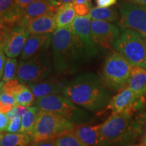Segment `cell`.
Here are the masks:
<instances>
[{"label":"cell","mask_w":146,"mask_h":146,"mask_svg":"<svg viewBox=\"0 0 146 146\" xmlns=\"http://www.w3.org/2000/svg\"><path fill=\"white\" fill-rule=\"evenodd\" d=\"M91 16H76L73 21L72 27L76 39L88 52L91 58L97 54L96 45L93 41L91 31Z\"/></svg>","instance_id":"obj_12"},{"label":"cell","mask_w":146,"mask_h":146,"mask_svg":"<svg viewBox=\"0 0 146 146\" xmlns=\"http://www.w3.org/2000/svg\"><path fill=\"white\" fill-rule=\"evenodd\" d=\"M145 105V98H138L129 87L112 97L106 108L113 114L125 112H137Z\"/></svg>","instance_id":"obj_11"},{"label":"cell","mask_w":146,"mask_h":146,"mask_svg":"<svg viewBox=\"0 0 146 146\" xmlns=\"http://www.w3.org/2000/svg\"><path fill=\"white\" fill-rule=\"evenodd\" d=\"M18 68V61L16 58H7L3 68L2 81L5 83L14 79L17 76Z\"/></svg>","instance_id":"obj_27"},{"label":"cell","mask_w":146,"mask_h":146,"mask_svg":"<svg viewBox=\"0 0 146 146\" xmlns=\"http://www.w3.org/2000/svg\"><path fill=\"white\" fill-rule=\"evenodd\" d=\"M57 146H87L78 139L74 131H67L54 139Z\"/></svg>","instance_id":"obj_26"},{"label":"cell","mask_w":146,"mask_h":146,"mask_svg":"<svg viewBox=\"0 0 146 146\" xmlns=\"http://www.w3.org/2000/svg\"><path fill=\"white\" fill-rule=\"evenodd\" d=\"M144 41H145V46H146V38H144Z\"/></svg>","instance_id":"obj_47"},{"label":"cell","mask_w":146,"mask_h":146,"mask_svg":"<svg viewBox=\"0 0 146 146\" xmlns=\"http://www.w3.org/2000/svg\"><path fill=\"white\" fill-rule=\"evenodd\" d=\"M117 0H96V5L101 8H109L116 3Z\"/></svg>","instance_id":"obj_37"},{"label":"cell","mask_w":146,"mask_h":146,"mask_svg":"<svg viewBox=\"0 0 146 146\" xmlns=\"http://www.w3.org/2000/svg\"><path fill=\"white\" fill-rule=\"evenodd\" d=\"M59 5L54 0H37L23 9V25L33 18L48 14H55Z\"/></svg>","instance_id":"obj_15"},{"label":"cell","mask_w":146,"mask_h":146,"mask_svg":"<svg viewBox=\"0 0 146 146\" xmlns=\"http://www.w3.org/2000/svg\"><path fill=\"white\" fill-rule=\"evenodd\" d=\"M3 45L4 43L0 44V79L3 76V68H4L5 61H6L4 50H3Z\"/></svg>","instance_id":"obj_35"},{"label":"cell","mask_w":146,"mask_h":146,"mask_svg":"<svg viewBox=\"0 0 146 146\" xmlns=\"http://www.w3.org/2000/svg\"><path fill=\"white\" fill-rule=\"evenodd\" d=\"M29 146H57L54 139L47 140H42V141H33Z\"/></svg>","instance_id":"obj_36"},{"label":"cell","mask_w":146,"mask_h":146,"mask_svg":"<svg viewBox=\"0 0 146 146\" xmlns=\"http://www.w3.org/2000/svg\"><path fill=\"white\" fill-rule=\"evenodd\" d=\"M34 104L42 110L61 115L75 125L87 124L94 118V115L89 111L81 108L66 97L59 94L37 98Z\"/></svg>","instance_id":"obj_4"},{"label":"cell","mask_w":146,"mask_h":146,"mask_svg":"<svg viewBox=\"0 0 146 146\" xmlns=\"http://www.w3.org/2000/svg\"><path fill=\"white\" fill-rule=\"evenodd\" d=\"M65 81L57 78H48L27 83L33 94L35 98H41L51 95L60 94L62 93L66 85Z\"/></svg>","instance_id":"obj_14"},{"label":"cell","mask_w":146,"mask_h":146,"mask_svg":"<svg viewBox=\"0 0 146 146\" xmlns=\"http://www.w3.org/2000/svg\"><path fill=\"white\" fill-rule=\"evenodd\" d=\"M16 105L15 97L2 90L0 93V112L6 114Z\"/></svg>","instance_id":"obj_28"},{"label":"cell","mask_w":146,"mask_h":146,"mask_svg":"<svg viewBox=\"0 0 146 146\" xmlns=\"http://www.w3.org/2000/svg\"><path fill=\"white\" fill-rule=\"evenodd\" d=\"M23 9L15 0H0V18L12 28L23 26Z\"/></svg>","instance_id":"obj_16"},{"label":"cell","mask_w":146,"mask_h":146,"mask_svg":"<svg viewBox=\"0 0 146 146\" xmlns=\"http://www.w3.org/2000/svg\"><path fill=\"white\" fill-rule=\"evenodd\" d=\"M53 67L54 63L50 54L46 52H40L31 59L21 61L17 78L23 83L45 79L50 75Z\"/></svg>","instance_id":"obj_8"},{"label":"cell","mask_w":146,"mask_h":146,"mask_svg":"<svg viewBox=\"0 0 146 146\" xmlns=\"http://www.w3.org/2000/svg\"><path fill=\"white\" fill-rule=\"evenodd\" d=\"M6 116L8 118L9 120H12V119H13L14 118H15L16 116V106L14 107L13 108H12V110H10V111H9L8 112H7L6 114Z\"/></svg>","instance_id":"obj_40"},{"label":"cell","mask_w":146,"mask_h":146,"mask_svg":"<svg viewBox=\"0 0 146 146\" xmlns=\"http://www.w3.org/2000/svg\"><path fill=\"white\" fill-rule=\"evenodd\" d=\"M10 123V120L6 114L0 112V133L6 131Z\"/></svg>","instance_id":"obj_34"},{"label":"cell","mask_w":146,"mask_h":146,"mask_svg":"<svg viewBox=\"0 0 146 146\" xmlns=\"http://www.w3.org/2000/svg\"><path fill=\"white\" fill-rule=\"evenodd\" d=\"M123 146H146V144L143 143L137 144H127V145H124Z\"/></svg>","instance_id":"obj_43"},{"label":"cell","mask_w":146,"mask_h":146,"mask_svg":"<svg viewBox=\"0 0 146 146\" xmlns=\"http://www.w3.org/2000/svg\"><path fill=\"white\" fill-rule=\"evenodd\" d=\"M133 66L116 51L108 55L102 69V80L108 88L122 91L125 88L130 77Z\"/></svg>","instance_id":"obj_6"},{"label":"cell","mask_w":146,"mask_h":146,"mask_svg":"<svg viewBox=\"0 0 146 146\" xmlns=\"http://www.w3.org/2000/svg\"><path fill=\"white\" fill-rule=\"evenodd\" d=\"M2 136H3V134L1 133H0V140H1V137H2Z\"/></svg>","instance_id":"obj_45"},{"label":"cell","mask_w":146,"mask_h":146,"mask_svg":"<svg viewBox=\"0 0 146 146\" xmlns=\"http://www.w3.org/2000/svg\"><path fill=\"white\" fill-rule=\"evenodd\" d=\"M127 86L138 98L146 96V70L140 67H133Z\"/></svg>","instance_id":"obj_20"},{"label":"cell","mask_w":146,"mask_h":146,"mask_svg":"<svg viewBox=\"0 0 146 146\" xmlns=\"http://www.w3.org/2000/svg\"><path fill=\"white\" fill-rule=\"evenodd\" d=\"M100 124L88 125L86 124L76 125L73 131L76 137L87 146H101L100 137Z\"/></svg>","instance_id":"obj_19"},{"label":"cell","mask_w":146,"mask_h":146,"mask_svg":"<svg viewBox=\"0 0 146 146\" xmlns=\"http://www.w3.org/2000/svg\"><path fill=\"white\" fill-rule=\"evenodd\" d=\"M31 136L26 133H6L0 140V146H29Z\"/></svg>","instance_id":"obj_23"},{"label":"cell","mask_w":146,"mask_h":146,"mask_svg":"<svg viewBox=\"0 0 146 146\" xmlns=\"http://www.w3.org/2000/svg\"><path fill=\"white\" fill-rule=\"evenodd\" d=\"M3 85H4V82H3V81L0 82V93H1V91H2V90H3Z\"/></svg>","instance_id":"obj_44"},{"label":"cell","mask_w":146,"mask_h":146,"mask_svg":"<svg viewBox=\"0 0 146 146\" xmlns=\"http://www.w3.org/2000/svg\"><path fill=\"white\" fill-rule=\"evenodd\" d=\"M137 123L138 137L141 140V143L146 144V112L140 113L136 116Z\"/></svg>","instance_id":"obj_30"},{"label":"cell","mask_w":146,"mask_h":146,"mask_svg":"<svg viewBox=\"0 0 146 146\" xmlns=\"http://www.w3.org/2000/svg\"><path fill=\"white\" fill-rule=\"evenodd\" d=\"M72 3L76 14L79 16L88 15L92 8L91 0H74Z\"/></svg>","instance_id":"obj_29"},{"label":"cell","mask_w":146,"mask_h":146,"mask_svg":"<svg viewBox=\"0 0 146 146\" xmlns=\"http://www.w3.org/2000/svg\"><path fill=\"white\" fill-rule=\"evenodd\" d=\"M52 34L36 35L29 36L21 53L20 58L21 61L31 59L41 52V50L47 48L52 40Z\"/></svg>","instance_id":"obj_17"},{"label":"cell","mask_w":146,"mask_h":146,"mask_svg":"<svg viewBox=\"0 0 146 146\" xmlns=\"http://www.w3.org/2000/svg\"><path fill=\"white\" fill-rule=\"evenodd\" d=\"M29 35L25 26H17L12 29L3 45L5 54L8 58L18 57L23 52Z\"/></svg>","instance_id":"obj_13"},{"label":"cell","mask_w":146,"mask_h":146,"mask_svg":"<svg viewBox=\"0 0 146 146\" xmlns=\"http://www.w3.org/2000/svg\"><path fill=\"white\" fill-rule=\"evenodd\" d=\"M62 94L74 104L92 112L106 108L112 99L99 76L92 72L83 73L72 78L66 84Z\"/></svg>","instance_id":"obj_1"},{"label":"cell","mask_w":146,"mask_h":146,"mask_svg":"<svg viewBox=\"0 0 146 146\" xmlns=\"http://www.w3.org/2000/svg\"><path fill=\"white\" fill-rule=\"evenodd\" d=\"M129 2L146 8V0H127Z\"/></svg>","instance_id":"obj_41"},{"label":"cell","mask_w":146,"mask_h":146,"mask_svg":"<svg viewBox=\"0 0 146 146\" xmlns=\"http://www.w3.org/2000/svg\"><path fill=\"white\" fill-rule=\"evenodd\" d=\"M17 105H22L25 106L30 107L33 104L35 100V96L32 93L31 89L28 85H25L23 83L21 87L18 89L17 92L14 95Z\"/></svg>","instance_id":"obj_25"},{"label":"cell","mask_w":146,"mask_h":146,"mask_svg":"<svg viewBox=\"0 0 146 146\" xmlns=\"http://www.w3.org/2000/svg\"><path fill=\"white\" fill-rule=\"evenodd\" d=\"M136 112L116 113L100 124V145L129 144L138 137Z\"/></svg>","instance_id":"obj_3"},{"label":"cell","mask_w":146,"mask_h":146,"mask_svg":"<svg viewBox=\"0 0 146 146\" xmlns=\"http://www.w3.org/2000/svg\"><path fill=\"white\" fill-rule=\"evenodd\" d=\"M119 13V25L122 31L133 30L146 38V8L130 2L122 3Z\"/></svg>","instance_id":"obj_9"},{"label":"cell","mask_w":146,"mask_h":146,"mask_svg":"<svg viewBox=\"0 0 146 146\" xmlns=\"http://www.w3.org/2000/svg\"><path fill=\"white\" fill-rule=\"evenodd\" d=\"M144 106L146 107V96L145 97V105H144Z\"/></svg>","instance_id":"obj_46"},{"label":"cell","mask_w":146,"mask_h":146,"mask_svg":"<svg viewBox=\"0 0 146 146\" xmlns=\"http://www.w3.org/2000/svg\"><path fill=\"white\" fill-rule=\"evenodd\" d=\"M22 84L23 83H21L18 78H14L13 80L4 83L3 86V91L14 96L18 89L21 87Z\"/></svg>","instance_id":"obj_31"},{"label":"cell","mask_w":146,"mask_h":146,"mask_svg":"<svg viewBox=\"0 0 146 146\" xmlns=\"http://www.w3.org/2000/svg\"><path fill=\"white\" fill-rule=\"evenodd\" d=\"M29 107L25 106L22 105H16V116H19V117L22 118L23 115L27 112L28 110Z\"/></svg>","instance_id":"obj_38"},{"label":"cell","mask_w":146,"mask_h":146,"mask_svg":"<svg viewBox=\"0 0 146 146\" xmlns=\"http://www.w3.org/2000/svg\"><path fill=\"white\" fill-rule=\"evenodd\" d=\"M21 120L22 118L21 117L16 116L12 120H10L6 132L9 133H17L21 132Z\"/></svg>","instance_id":"obj_33"},{"label":"cell","mask_w":146,"mask_h":146,"mask_svg":"<svg viewBox=\"0 0 146 146\" xmlns=\"http://www.w3.org/2000/svg\"><path fill=\"white\" fill-rule=\"evenodd\" d=\"M91 31L93 41L96 45L108 50L120 36V30L115 25L108 22L92 20Z\"/></svg>","instance_id":"obj_10"},{"label":"cell","mask_w":146,"mask_h":146,"mask_svg":"<svg viewBox=\"0 0 146 146\" xmlns=\"http://www.w3.org/2000/svg\"><path fill=\"white\" fill-rule=\"evenodd\" d=\"M89 15L93 20L112 23L118 19V13L114 8L94 7L91 8Z\"/></svg>","instance_id":"obj_24"},{"label":"cell","mask_w":146,"mask_h":146,"mask_svg":"<svg viewBox=\"0 0 146 146\" xmlns=\"http://www.w3.org/2000/svg\"><path fill=\"white\" fill-rule=\"evenodd\" d=\"M39 110L40 109L36 106L29 107L28 110L21 118V129L20 133H26L31 136Z\"/></svg>","instance_id":"obj_22"},{"label":"cell","mask_w":146,"mask_h":146,"mask_svg":"<svg viewBox=\"0 0 146 146\" xmlns=\"http://www.w3.org/2000/svg\"><path fill=\"white\" fill-rule=\"evenodd\" d=\"M27 30L31 35L51 34L56 29L55 14H48L33 18L25 25Z\"/></svg>","instance_id":"obj_18"},{"label":"cell","mask_w":146,"mask_h":146,"mask_svg":"<svg viewBox=\"0 0 146 146\" xmlns=\"http://www.w3.org/2000/svg\"><path fill=\"white\" fill-rule=\"evenodd\" d=\"M115 51L121 54L133 67L146 70V46L144 38L133 30L123 31L113 44Z\"/></svg>","instance_id":"obj_5"},{"label":"cell","mask_w":146,"mask_h":146,"mask_svg":"<svg viewBox=\"0 0 146 146\" xmlns=\"http://www.w3.org/2000/svg\"><path fill=\"white\" fill-rule=\"evenodd\" d=\"M12 29L13 28L0 18V44L5 43Z\"/></svg>","instance_id":"obj_32"},{"label":"cell","mask_w":146,"mask_h":146,"mask_svg":"<svg viewBox=\"0 0 146 146\" xmlns=\"http://www.w3.org/2000/svg\"><path fill=\"white\" fill-rule=\"evenodd\" d=\"M17 4L21 8H25V7L29 5L31 3L35 2V1H37V0H15Z\"/></svg>","instance_id":"obj_39"},{"label":"cell","mask_w":146,"mask_h":146,"mask_svg":"<svg viewBox=\"0 0 146 146\" xmlns=\"http://www.w3.org/2000/svg\"><path fill=\"white\" fill-rule=\"evenodd\" d=\"M57 4L60 6L61 5L64 4V3H72L74 1V0H54Z\"/></svg>","instance_id":"obj_42"},{"label":"cell","mask_w":146,"mask_h":146,"mask_svg":"<svg viewBox=\"0 0 146 146\" xmlns=\"http://www.w3.org/2000/svg\"><path fill=\"white\" fill-rule=\"evenodd\" d=\"M76 18V12L72 3H64L58 8L55 13L56 29L64 28L71 25Z\"/></svg>","instance_id":"obj_21"},{"label":"cell","mask_w":146,"mask_h":146,"mask_svg":"<svg viewBox=\"0 0 146 146\" xmlns=\"http://www.w3.org/2000/svg\"><path fill=\"white\" fill-rule=\"evenodd\" d=\"M75 125L61 115L40 110L31 135L32 141L55 139L64 133L73 131Z\"/></svg>","instance_id":"obj_7"},{"label":"cell","mask_w":146,"mask_h":146,"mask_svg":"<svg viewBox=\"0 0 146 146\" xmlns=\"http://www.w3.org/2000/svg\"><path fill=\"white\" fill-rule=\"evenodd\" d=\"M52 47L54 67L60 74L76 72L92 58L76 39L72 25L56 29L52 36Z\"/></svg>","instance_id":"obj_2"}]
</instances>
